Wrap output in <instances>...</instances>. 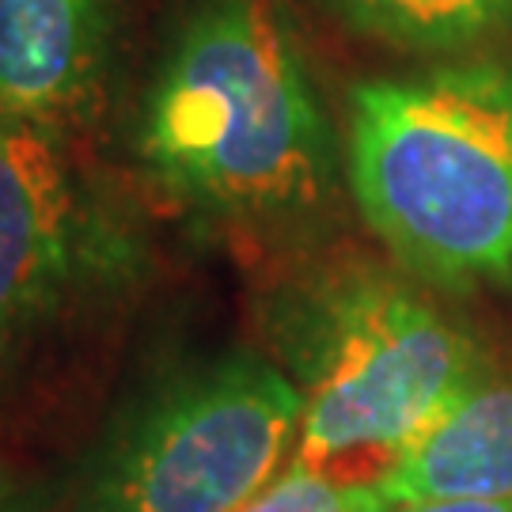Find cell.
<instances>
[{"instance_id":"6da1fadb","label":"cell","mask_w":512,"mask_h":512,"mask_svg":"<svg viewBox=\"0 0 512 512\" xmlns=\"http://www.w3.org/2000/svg\"><path fill=\"white\" fill-rule=\"evenodd\" d=\"M148 179L186 213L274 232L323 213L334 133L270 0H198L156 69L137 129Z\"/></svg>"},{"instance_id":"7a4b0ae2","label":"cell","mask_w":512,"mask_h":512,"mask_svg":"<svg viewBox=\"0 0 512 512\" xmlns=\"http://www.w3.org/2000/svg\"><path fill=\"white\" fill-rule=\"evenodd\" d=\"M349 186L406 270L512 289V65L459 61L349 92Z\"/></svg>"},{"instance_id":"3957f363","label":"cell","mask_w":512,"mask_h":512,"mask_svg":"<svg viewBox=\"0 0 512 512\" xmlns=\"http://www.w3.org/2000/svg\"><path fill=\"white\" fill-rule=\"evenodd\" d=\"M270 323L304 399L293 459L346 482H376L482 368L456 323L376 266L296 281Z\"/></svg>"},{"instance_id":"277c9868","label":"cell","mask_w":512,"mask_h":512,"mask_svg":"<svg viewBox=\"0 0 512 512\" xmlns=\"http://www.w3.org/2000/svg\"><path fill=\"white\" fill-rule=\"evenodd\" d=\"M300 425V391L262 357L179 372L114 425L73 512H236L277 475Z\"/></svg>"},{"instance_id":"5b68a950","label":"cell","mask_w":512,"mask_h":512,"mask_svg":"<svg viewBox=\"0 0 512 512\" xmlns=\"http://www.w3.org/2000/svg\"><path fill=\"white\" fill-rule=\"evenodd\" d=\"M145 247L57 129L0 122V376L133 285Z\"/></svg>"},{"instance_id":"8992f818","label":"cell","mask_w":512,"mask_h":512,"mask_svg":"<svg viewBox=\"0 0 512 512\" xmlns=\"http://www.w3.org/2000/svg\"><path fill=\"white\" fill-rule=\"evenodd\" d=\"M114 0H0V122L69 133L107 103Z\"/></svg>"},{"instance_id":"52a82bcc","label":"cell","mask_w":512,"mask_h":512,"mask_svg":"<svg viewBox=\"0 0 512 512\" xmlns=\"http://www.w3.org/2000/svg\"><path fill=\"white\" fill-rule=\"evenodd\" d=\"M372 486L384 505L512 497V380L463 387Z\"/></svg>"},{"instance_id":"ba28073f","label":"cell","mask_w":512,"mask_h":512,"mask_svg":"<svg viewBox=\"0 0 512 512\" xmlns=\"http://www.w3.org/2000/svg\"><path fill=\"white\" fill-rule=\"evenodd\" d=\"M346 31L403 54H459L512 31V0H327Z\"/></svg>"},{"instance_id":"9c48e42d","label":"cell","mask_w":512,"mask_h":512,"mask_svg":"<svg viewBox=\"0 0 512 512\" xmlns=\"http://www.w3.org/2000/svg\"><path fill=\"white\" fill-rule=\"evenodd\" d=\"M372 482H346L293 459L236 512H384Z\"/></svg>"},{"instance_id":"30bf717a","label":"cell","mask_w":512,"mask_h":512,"mask_svg":"<svg viewBox=\"0 0 512 512\" xmlns=\"http://www.w3.org/2000/svg\"><path fill=\"white\" fill-rule=\"evenodd\" d=\"M384 512H512V497H463V501H403Z\"/></svg>"},{"instance_id":"8fae6325","label":"cell","mask_w":512,"mask_h":512,"mask_svg":"<svg viewBox=\"0 0 512 512\" xmlns=\"http://www.w3.org/2000/svg\"><path fill=\"white\" fill-rule=\"evenodd\" d=\"M0 509H4V478H0Z\"/></svg>"}]
</instances>
